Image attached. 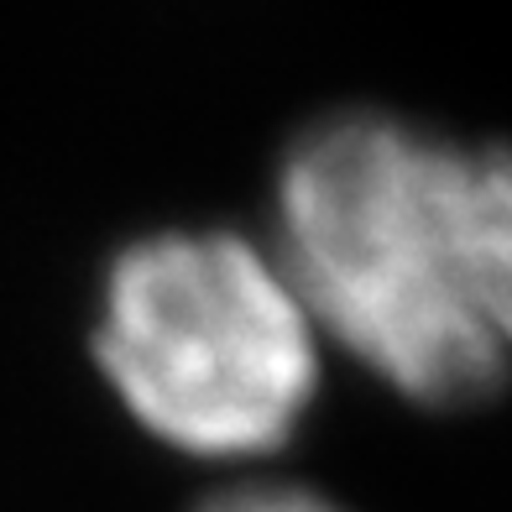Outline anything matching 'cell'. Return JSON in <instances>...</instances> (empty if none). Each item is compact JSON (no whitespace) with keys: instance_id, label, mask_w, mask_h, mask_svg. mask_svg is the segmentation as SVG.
<instances>
[{"instance_id":"cell-1","label":"cell","mask_w":512,"mask_h":512,"mask_svg":"<svg viewBox=\"0 0 512 512\" xmlns=\"http://www.w3.org/2000/svg\"><path fill=\"white\" fill-rule=\"evenodd\" d=\"M277 262L314 324L429 408L512 377V147L335 110L277 168Z\"/></svg>"},{"instance_id":"cell-2","label":"cell","mask_w":512,"mask_h":512,"mask_svg":"<svg viewBox=\"0 0 512 512\" xmlns=\"http://www.w3.org/2000/svg\"><path fill=\"white\" fill-rule=\"evenodd\" d=\"M95 361L157 439L194 455H251L309 413L319 324L277 251L241 230H152L100 277Z\"/></svg>"},{"instance_id":"cell-3","label":"cell","mask_w":512,"mask_h":512,"mask_svg":"<svg viewBox=\"0 0 512 512\" xmlns=\"http://www.w3.org/2000/svg\"><path fill=\"white\" fill-rule=\"evenodd\" d=\"M199 512H351V507L298 481H246V486H225Z\"/></svg>"}]
</instances>
